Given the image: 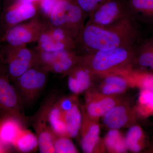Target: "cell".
Returning <instances> with one entry per match:
<instances>
[{"instance_id": "d4e9b609", "label": "cell", "mask_w": 153, "mask_h": 153, "mask_svg": "<svg viewBox=\"0 0 153 153\" xmlns=\"http://www.w3.org/2000/svg\"><path fill=\"white\" fill-rule=\"evenodd\" d=\"M105 144L108 150L112 152L123 153L127 149L125 138L117 129H111L108 132L105 137Z\"/></svg>"}, {"instance_id": "8992f818", "label": "cell", "mask_w": 153, "mask_h": 153, "mask_svg": "<svg viewBox=\"0 0 153 153\" xmlns=\"http://www.w3.org/2000/svg\"><path fill=\"white\" fill-rule=\"evenodd\" d=\"M47 25V19L38 14L5 31L1 42L12 46H21L37 42Z\"/></svg>"}, {"instance_id": "d6986e66", "label": "cell", "mask_w": 153, "mask_h": 153, "mask_svg": "<svg viewBox=\"0 0 153 153\" xmlns=\"http://www.w3.org/2000/svg\"><path fill=\"white\" fill-rule=\"evenodd\" d=\"M129 119V111L126 106L117 105L103 116V121L111 129H118L126 124Z\"/></svg>"}, {"instance_id": "e0dca14e", "label": "cell", "mask_w": 153, "mask_h": 153, "mask_svg": "<svg viewBox=\"0 0 153 153\" xmlns=\"http://www.w3.org/2000/svg\"><path fill=\"white\" fill-rule=\"evenodd\" d=\"M80 131L82 150L85 153L93 152L99 139V126L95 122V119L84 114Z\"/></svg>"}, {"instance_id": "30bf717a", "label": "cell", "mask_w": 153, "mask_h": 153, "mask_svg": "<svg viewBox=\"0 0 153 153\" xmlns=\"http://www.w3.org/2000/svg\"><path fill=\"white\" fill-rule=\"evenodd\" d=\"M36 49L44 52L76 50L75 39L61 28L49 25L41 34Z\"/></svg>"}, {"instance_id": "7a4b0ae2", "label": "cell", "mask_w": 153, "mask_h": 153, "mask_svg": "<svg viewBox=\"0 0 153 153\" xmlns=\"http://www.w3.org/2000/svg\"><path fill=\"white\" fill-rule=\"evenodd\" d=\"M136 45L81 55L78 63L89 69L94 75L101 76L131 68Z\"/></svg>"}, {"instance_id": "83f0119b", "label": "cell", "mask_w": 153, "mask_h": 153, "mask_svg": "<svg viewBox=\"0 0 153 153\" xmlns=\"http://www.w3.org/2000/svg\"><path fill=\"white\" fill-rule=\"evenodd\" d=\"M58 0H41L37 2L39 14L47 20Z\"/></svg>"}, {"instance_id": "ac0fdd59", "label": "cell", "mask_w": 153, "mask_h": 153, "mask_svg": "<svg viewBox=\"0 0 153 153\" xmlns=\"http://www.w3.org/2000/svg\"><path fill=\"white\" fill-rule=\"evenodd\" d=\"M20 121L9 118L0 120V142L5 144L13 145L23 129Z\"/></svg>"}, {"instance_id": "cb8c5ba5", "label": "cell", "mask_w": 153, "mask_h": 153, "mask_svg": "<svg viewBox=\"0 0 153 153\" xmlns=\"http://www.w3.org/2000/svg\"><path fill=\"white\" fill-rule=\"evenodd\" d=\"M136 112L140 116L147 118L153 116V92L146 89H140Z\"/></svg>"}, {"instance_id": "7402d4cb", "label": "cell", "mask_w": 153, "mask_h": 153, "mask_svg": "<svg viewBox=\"0 0 153 153\" xmlns=\"http://www.w3.org/2000/svg\"><path fill=\"white\" fill-rule=\"evenodd\" d=\"M63 117L67 135L69 137H75L80 131L82 120V114L76 102L63 113Z\"/></svg>"}, {"instance_id": "9c48e42d", "label": "cell", "mask_w": 153, "mask_h": 153, "mask_svg": "<svg viewBox=\"0 0 153 153\" xmlns=\"http://www.w3.org/2000/svg\"><path fill=\"white\" fill-rule=\"evenodd\" d=\"M8 4L0 15V22L4 32L39 14L37 3L20 0L7 1Z\"/></svg>"}, {"instance_id": "ba28073f", "label": "cell", "mask_w": 153, "mask_h": 153, "mask_svg": "<svg viewBox=\"0 0 153 153\" xmlns=\"http://www.w3.org/2000/svg\"><path fill=\"white\" fill-rule=\"evenodd\" d=\"M38 63L49 72L66 75L78 63L80 56L76 50L37 52Z\"/></svg>"}, {"instance_id": "4dcf8cb0", "label": "cell", "mask_w": 153, "mask_h": 153, "mask_svg": "<svg viewBox=\"0 0 153 153\" xmlns=\"http://www.w3.org/2000/svg\"><path fill=\"white\" fill-rule=\"evenodd\" d=\"M126 89L125 88L106 83H103L101 87L102 92L105 95H112L113 94L122 93Z\"/></svg>"}, {"instance_id": "277c9868", "label": "cell", "mask_w": 153, "mask_h": 153, "mask_svg": "<svg viewBox=\"0 0 153 153\" xmlns=\"http://www.w3.org/2000/svg\"><path fill=\"white\" fill-rule=\"evenodd\" d=\"M1 55L6 64L7 74L10 79L14 81L37 64L36 50L27 45L12 46L5 44L2 48Z\"/></svg>"}, {"instance_id": "603a6c76", "label": "cell", "mask_w": 153, "mask_h": 153, "mask_svg": "<svg viewBox=\"0 0 153 153\" xmlns=\"http://www.w3.org/2000/svg\"><path fill=\"white\" fill-rule=\"evenodd\" d=\"M13 145L17 150L22 153L35 152L39 146L36 134L24 128L19 134Z\"/></svg>"}, {"instance_id": "e575fe53", "label": "cell", "mask_w": 153, "mask_h": 153, "mask_svg": "<svg viewBox=\"0 0 153 153\" xmlns=\"http://www.w3.org/2000/svg\"><path fill=\"white\" fill-rule=\"evenodd\" d=\"M2 36H0V42H1V37Z\"/></svg>"}, {"instance_id": "d6a6232c", "label": "cell", "mask_w": 153, "mask_h": 153, "mask_svg": "<svg viewBox=\"0 0 153 153\" xmlns=\"http://www.w3.org/2000/svg\"><path fill=\"white\" fill-rule=\"evenodd\" d=\"M1 143L0 142V153L3 152H4V150H3V149L2 148L1 146Z\"/></svg>"}, {"instance_id": "6da1fadb", "label": "cell", "mask_w": 153, "mask_h": 153, "mask_svg": "<svg viewBox=\"0 0 153 153\" xmlns=\"http://www.w3.org/2000/svg\"><path fill=\"white\" fill-rule=\"evenodd\" d=\"M140 25L128 13L109 26H97L87 22L76 38V51L81 56L134 46L140 41Z\"/></svg>"}, {"instance_id": "ffe728a7", "label": "cell", "mask_w": 153, "mask_h": 153, "mask_svg": "<svg viewBox=\"0 0 153 153\" xmlns=\"http://www.w3.org/2000/svg\"><path fill=\"white\" fill-rule=\"evenodd\" d=\"M125 141L127 149L135 153L141 152L149 145L147 136L138 125L131 127L126 136Z\"/></svg>"}, {"instance_id": "5bb4252c", "label": "cell", "mask_w": 153, "mask_h": 153, "mask_svg": "<svg viewBox=\"0 0 153 153\" xmlns=\"http://www.w3.org/2000/svg\"><path fill=\"white\" fill-rule=\"evenodd\" d=\"M117 99L112 95H105L87 91L85 95L86 114L92 119L103 116L107 112L118 105Z\"/></svg>"}, {"instance_id": "1f68e13d", "label": "cell", "mask_w": 153, "mask_h": 153, "mask_svg": "<svg viewBox=\"0 0 153 153\" xmlns=\"http://www.w3.org/2000/svg\"><path fill=\"white\" fill-rule=\"evenodd\" d=\"M7 1H10V0H6ZM20 1H25L30 2L37 3L40 1L41 0H20Z\"/></svg>"}, {"instance_id": "52a82bcc", "label": "cell", "mask_w": 153, "mask_h": 153, "mask_svg": "<svg viewBox=\"0 0 153 153\" xmlns=\"http://www.w3.org/2000/svg\"><path fill=\"white\" fill-rule=\"evenodd\" d=\"M16 87L10 82L6 68H0V120L12 118L24 124L26 118Z\"/></svg>"}, {"instance_id": "f546056e", "label": "cell", "mask_w": 153, "mask_h": 153, "mask_svg": "<svg viewBox=\"0 0 153 153\" xmlns=\"http://www.w3.org/2000/svg\"><path fill=\"white\" fill-rule=\"evenodd\" d=\"M76 100L74 97H62L57 100L56 102L60 110L64 113L72 107L73 105L76 102Z\"/></svg>"}, {"instance_id": "f1b7e54d", "label": "cell", "mask_w": 153, "mask_h": 153, "mask_svg": "<svg viewBox=\"0 0 153 153\" xmlns=\"http://www.w3.org/2000/svg\"><path fill=\"white\" fill-rule=\"evenodd\" d=\"M105 0H75L78 6L86 15L89 16L100 4Z\"/></svg>"}, {"instance_id": "8d00e7d4", "label": "cell", "mask_w": 153, "mask_h": 153, "mask_svg": "<svg viewBox=\"0 0 153 153\" xmlns=\"http://www.w3.org/2000/svg\"><path fill=\"white\" fill-rule=\"evenodd\" d=\"M0 15H1V13H0Z\"/></svg>"}, {"instance_id": "2e32d148", "label": "cell", "mask_w": 153, "mask_h": 153, "mask_svg": "<svg viewBox=\"0 0 153 153\" xmlns=\"http://www.w3.org/2000/svg\"><path fill=\"white\" fill-rule=\"evenodd\" d=\"M128 13L138 23L153 25V0H124Z\"/></svg>"}, {"instance_id": "9a60e30c", "label": "cell", "mask_w": 153, "mask_h": 153, "mask_svg": "<svg viewBox=\"0 0 153 153\" xmlns=\"http://www.w3.org/2000/svg\"><path fill=\"white\" fill-rule=\"evenodd\" d=\"M68 76V86L74 95H77L88 89L94 76L89 69L79 63L66 74Z\"/></svg>"}, {"instance_id": "7c38bea8", "label": "cell", "mask_w": 153, "mask_h": 153, "mask_svg": "<svg viewBox=\"0 0 153 153\" xmlns=\"http://www.w3.org/2000/svg\"><path fill=\"white\" fill-rule=\"evenodd\" d=\"M52 102L51 98L45 103L41 111L33 123L38 138L39 149L41 153H54V134L49 127L47 120V113Z\"/></svg>"}, {"instance_id": "4fadbf2b", "label": "cell", "mask_w": 153, "mask_h": 153, "mask_svg": "<svg viewBox=\"0 0 153 153\" xmlns=\"http://www.w3.org/2000/svg\"><path fill=\"white\" fill-rule=\"evenodd\" d=\"M131 68L141 72H153V34L136 45Z\"/></svg>"}, {"instance_id": "4316f807", "label": "cell", "mask_w": 153, "mask_h": 153, "mask_svg": "<svg viewBox=\"0 0 153 153\" xmlns=\"http://www.w3.org/2000/svg\"><path fill=\"white\" fill-rule=\"evenodd\" d=\"M65 136H56L54 135V153H76L78 152L75 145L69 138Z\"/></svg>"}, {"instance_id": "3957f363", "label": "cell", "mask_w": 153, "mask_h": 153, "mask_svg": "<svg viewBox=\"0 0 153 153\" xmlns=\"http://www.w3.org/2000/svg\"><path fill=\"white\" fill-rule=\"evenodd\" d=\"M86 16L75 0H58L47 20L49 25L63 29L76 41Z\"/></svg>"}, {"instance_id": "44dd1931", "label": "cell", "mask_w": 153, "mask_h": 153, "mask_svg": "<svg viewBox=\"0 0 153 153\" xmlns=\"http://www.w3.org/2000/svg\"><path fill=\"white\" fill-rule=\"evenodd\" d=\"M55 98L51 102L47 113L49 127L55 135L68 136L63 113L58 107Z\"/></svg>"}, {"instance_id": "484cf974", "label": "cell", "mask_w": 153, "mask_h": 153, "mask_svg": "<svg viewBox=\"0 0 153 153\" xmlns=\"http://www.w3.org/2000/svg\"><path fill=\"white\" fill-rule=\"evenodd\" d=\"M128 74L130 84L140 89H146L153 92V77L149 73L131 69Z\"/></svg>"}, {"instance_id": "8fae6325", "label": "cell", "mask_w": 153, "mask_h": 153, "mask_svg": "<svg viewBox=\"0 0 153 153\" xmlns=\"http://www.w3.org/2000/svg\"><path fill=\"white\" fill-rule=\"evenodd\" d=\"M127 14L124 0H105L89 14L87 22L97 26H109Z\"/></svg>"}, {"instance_id": "836d02e7", "label": "cell", "mask_w": 153, "mask_h": 153, "mask_svg": "<svg viewBox=\"0 0 153 153\" xmlns=\"http://www.w3.org/2000/svg\"><path fill=\"white\" fill-rule=\"evenodd\" d=\"M149 73V72H148ZM150 74H151V75H152V77H153V71L152 72H150V73H149Z\"/></svg>"}, {"instance_id": "d590c367", "label": "cell", "mask_w": 153, "mask_h": 153, "mask_svg": "<svg viewBox=\"0 0 153 153\" xmlns=\"http://www.w3.org/2000/svg\"><path fill=\"white\" fill-rule=\"evenodd\" d=\"M1 67H2V66H1V64H0V68H1Z\"/></svg>"}, {"instance_id": "5b68a950", "label": "cell", "mask_w": 153, "mask_h": 153, "mask_svg": "<svg viewBox=\"0 0 153 153\" xmlns=\"http://www.w3.org/2000/svg\"><path fill=\"white\" fill-rule=\"evenodd\" d=\"M49 73L42 66L35 65L15 80L23 106L30 105L37 99L46 86Z\"/></svg>"}]
</instances>
